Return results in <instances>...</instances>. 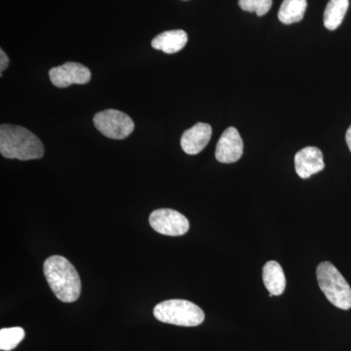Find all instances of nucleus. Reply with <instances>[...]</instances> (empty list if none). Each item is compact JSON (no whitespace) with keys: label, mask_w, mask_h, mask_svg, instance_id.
Segmentation results:
<instances>
[{"label":"nucleus","mask_w":351,"mask_h":351,"mask_svg":"<svg viewBox=\"0 0 351 351\" xmlns=\"http://www.w3.org/2000/svg\"><path fill=\"white\" fill-rule=\"evenodd\" d=\"M43 271L58 300L63 302L77 301L82 293V280L69 260L62 256H52L44 262Z\"/></svg>","instance_id":"f257e3e1"},{"label":"nucleus","mask_w":351,"mask_h":351,"mask_svg":"<svg viewBox=\"0 0 351 351\" xmlns=\"http://www.w3.org/2000/svg\"><path fill=\"white\" fill-rule=\"evenodd\" d=\"M0 154L8 159L34 160L43 157L44 147L41 141L24 127L1 124Z\"/></svg>","instance_id":"f03ea898"},{"label":"nucleus","mask_w":351,"mask_h":351,"mask_svg":"<svg viewBox=\"0 0 351 351\" xmlns=\"http://www.w3.org/2000/svg\"><path fill=\"white\" fill-rule=\"evenodd\" d=\"M318 284L328 301L338 308H351V288L343 274L330 262H322L316 269Z\"/></svg>","instance_id":"7ed1b4c3"},{"label":"nucleus","mask_w":351,"mask_h":351,"mask_svg":"<svg viewBox=\"0 0 351 351\" xmlns=\"http://www.w3.org/2000/svg\"><path fill=\"white\" fill-rule=\"evenodd\" d=\"M154 315L160 322L182 327H195L202 324L205 314L199 306L186 300H168L159 302Z\"/></svg>","instance_id":"20e7f679"},{"label":"nucleus","mask_w":351,"mask_h":351,"mask_svg":"<svg viewBox=\"0 0 351 351\" xmlns=\"http://www.w3.org/2000/svg\"><path fill=\"white\" fill-rule=\"evenodd\" d=\"M94 125L104 136L112 140H123L130 136L135 123L126 113L106 110L95 114Z\"/></svg>","instance_id":"39448f33"},{"label":"nucleus","mask_w":351,"mask_h":351,"mask_svg":"<svg viewBox=\"0 0 351 351\" xmlns=\"http://www.w3.org/2000/svg\"><path fill=\"white\" fill-rule=\"evenodd\" d=\"M149 225L160 234L181 237L189 230V219L172 209H157L149 216Z\"/></svg>","instance_id":"423d86ee"},{"label":"nucleus","mask_w":351,"mask_h":351,"mask_svg":"<svg viewBox=\"0 0 351 351\" xmlns=\"http://www.w3.org/2000/svg\"><path fill=\"white\" fill-rule=\"evenodd\" d=\"M49 78L54 86L66 88L73 84H86L91 80V71L82 64L66 62L51 69Z\"/></svg>","instance_id":"0eeeda50"},{"label":"nucleus","mask_w":351,"mask_h":351,"mask_svg":"<svg viewBox=\"0 0 351 351\" xmlns=\"http://www.w3.org/2000/svg\"><path fill=\"white\" fill-rule=\"evenodd\" d=\"M243 154V141L239 132L234 127L226 129L217 144V160L221 163H234L241 158Z\"/></svg>","instance_id":"6e6552de"},{"label":"nucleus","mask_w":351,"mask_h":351,"mask_svg":"<svg viewBox=\"0 0 351 351\" xmlns=\"http://www.w3.org/2000/svg\"><path fill=\"white\" fill-rule=\"evenodd\" d=\"M295 168L302 179H308L311 176L317 174L325 168L322 152L315 147H304L295 154Z\"/></svg>","instance_id":"1a4fd4ad"},{"label":"nucleus","mask_w":351,"mask_h":351,"mask_svg":"<svg viewBox=\"0 0 351 351\" xmlns=\"http://www.w3.org/2000/svg\"><path fill=\"white\" fill-rule=\"evenodd\" d=\"M211 137L212 127L209 124L198 122L182 134L181 138L182 151L189 156H195L206 147Z\"/></svg>","instance_id":"9d476101"},{"label":"nucleus","mask_w":351,"mask_h":351,"mask_svg":"<svg viewBox=\"0 0 351 351\" xmlns=\"http://www.w3.org/2000/svg\"><path fill=\"white\" fill-rule=\"evenodd\" d=\"M188 43V34L182 29L164 32L152 41V46L156 50L163 51L166 54H174L184 49Z\"/></svg>","instance_id":"9b49d317"},{"label":"nucleus","mask_w":351,"mask_h":351,"mask_svg":"<svg viewBox=\"0 0 351 351\" xmlns=\"http://www.w3.org/2000/svg\"><path fill=\"white\" fill-rule=\"evenodd\" d=\"M263 279L269 297L282 295L286 289V277L281 265L276 261H269L263 269Z\"/></svg>","instance_id":"f8f14e48"},{"label":"nucleus","mask_w":351,"mask_h":351,"mask_svg":"<svg viewBox=\"0 0 351 351\" xmlns=\"http://www.w3.org/2000/svg\"><path fill=\"white\" fill-rule=\"evenodd\" d=\"M306 0H284L278 12V19L285 25H292L304 19Z\"/></svg>","instance_id":"ddd939ff"},{"label":"nucleus","mask_w":351,"mask_h":351,"mask_svg":"<svg viewBox=\"0 0 351 351\" xmlns=\"http://www.w3.org/2000/svg\"><path fill=\"white\" fill-rule=\"evenodd\" d=\"M350 0H330L324 12V25L329 31L338 29L343 23Z\"/></svg>","instance_id":"4468645a"},{"label":"nucleus","mask_w":351,"mask_h":351,"mask_svg":"<svg viewBox=\"0 0 351 351\" xmlns=\"http://www.w3.org/2000/svg\"><path fill=\"white\" fill-rule=\"evenodd\" d=\"M25 331L23 328H3L0 330V350L11 351L19 346L25 338Z\"/></svg>","instance_id":"2eb2a0df"},{"label":"nucleus","mask_w":351,"mask_h":351,"mask_svg":"<svg viewBox=\"0 0 351 351\" xmlns=\"http://www.w3.org/2000/svg\"><path fill=\"white\" fill-rule=\"evenodd\" d=\"M239 4L242 10L256 12L262 17L271 8L272 0H239Z\"/></svg>","instance_id":"dca6fc26"},{"label":"nucleus","mask_w":351,"mask_h":351,"mask_svg":"<svg viewBox=\"0 0 351 351\" xmlns=\"http://www.w3.org/2000/svg\"><path fill=\"white\" fill-rule=\"evenodd\" d=\"M9 58L7 56L6 53L3 50H0V73H3L9 66Z\"/></svg>","instance_id":"f3484780"},{"label":"nucleus","mask_w":351,"mask_h":351,"mask_svg":"<svg viewBox=\"0 0 351 351\" xmlns=\"http://www.w3.org/2000/svg\"><path fill=\"white\" fill-rule=\"evenodd\" d=\"M346 144L348 145V149L351 152V126L348 128V132H346Z\"/></svg>","instance_id":"a211bd4d"}]
</instances>
